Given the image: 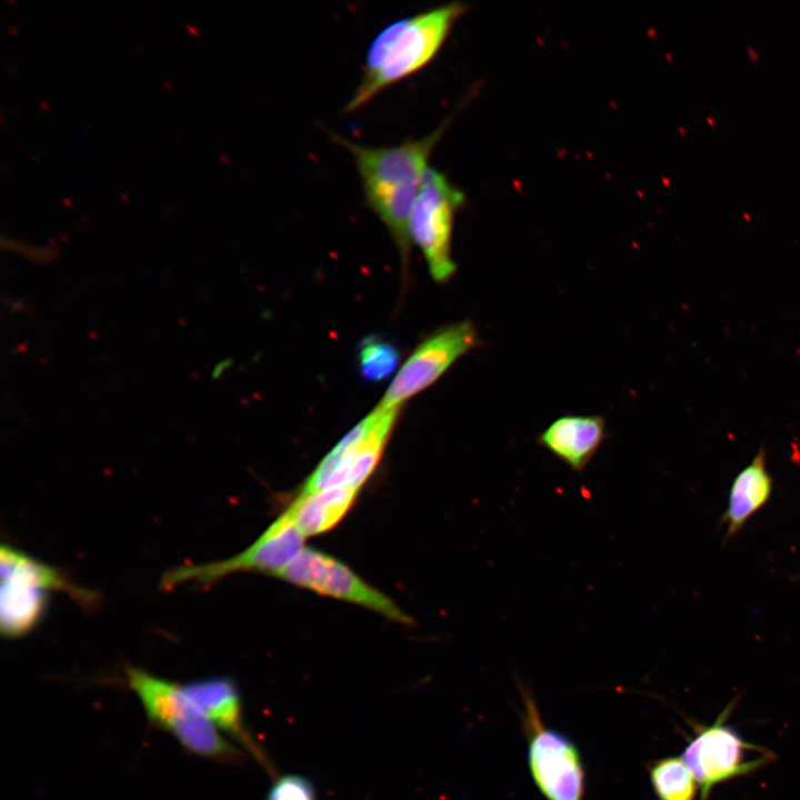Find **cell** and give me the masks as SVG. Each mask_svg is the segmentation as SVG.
Segmentation results:
<instances>
[{"label": "cell", "mask_w": 800, "mask_h": 800, "mask_svg": "<svg viewBox=\"0 0 800 800\" xmlns=\"http://www.w3.org/2000/svg\"><path fill=\"white\" fill-rule=\"evenodd\" d=\"M447 126L448 120L420 139L408 138L388 147L363 146L331 133L333 141L351 153L364 203L387 227L404 264L411 242L410 212L429 169V159Z\"/></svg>", "instance_id": "obj_1"}, {"label": "cell", "mask_w": 800, "mask_h": 800, "mask_svg": "<svg viewBox=\"0 0 800 800\" xmlns=\"http://www.w3.org/2000/svg\"><path fill=\"white\" fill-rule=\"evenodd\" d=\"M467 10L466 3L451 1L381 29L368 47L360 81L344 111H358L383 90L426 68Z\"/></svg>", "instance_id": "obj_2"}, {"label": "cell", "mask_w": 800, "mask_h": 800, "mask_svg": "<svg viewBox=\"0 0 800 800\" xmlns=\"http://www.w3.org/2000/svg\"><path fill=\"white\" fill-rule=\"evenodd\" d=\"M126 682L150 722L169 732L187 751L226 764L243 762L246 753L196 708L180 683L137 667L126 668Z\"/></svg>", "instance_id": "obj_3"}, {"label": "cell", "mask_w": 800, "mask_h": 800, "mask_svg": "<svg viewBox=\"0 0 800 800\" xmlns=\"http://www.w3.org/2000/svg\"><path fill=\"white\" fill-rule=\"evenodd\" d=\"M466 203L464 192L441 171L429 167L409 217V237L421 250L437 283L457 271L452 258L454 218Z\"/></svg>", "instance_id": "obj_4"}, {"label": "cell", "mask_w": 800, "mask_h": 800, "mask_svg": "<svg viewBox=\"0 0 800 800\" xmlns=\"http://www.w3.org/2000/svg\"><path fill=\"white\" fill-rule=\"evenodd\" d=\"M398 413L399 409L377 406L321 459L299 493H311L329 487H348L360 491L382 458Z\"/></svg>", "instance_id": "obj_5"}, {"label": "cell", "mask_w": 800, "mask_h": 800, "mask_svg": "<svg viewBox=\"0 0 800 800\" xmlns=\"http://www.w3.org/2000/svg\"><path fill=\"white\" fill-rule=\"evenodd\" d=\"M304 541L306 537L284 510L241 552L220 561L170 569L162 576L161 586L171 589L192 582L208 587L237 572H259L277 577L302 551Z\"/></svg>", "instance_id": "obj_6"}, {"label": "cell", "mask_w": 800, "mask_h": 800, "mask_svg": "<svg viewBox=\"0 0 800 800\" xmlns=\"http://www.w3.org/2000/svg\"><path fill=\"white\" fill-rule=\"evenodd\" d=\"M523 728L531 777L547 800H584L586 774L580 751L561 731L544 726L530 692L522 690Z\"/></svg>", "instance_id": "obj_7"}, {"label": "cell", "mask_w": 800, "mask_h": 800, "mask_svg": "<svg viewBox=\"0 0 800 800\" xmlns=\"http://www.w3.org/2000/svg\"><path fill=\"white\" fill-rule=\"evenodd\" d=\"M733 706L734 702L728 704L710 726L692 724L694 733L682 758L700 788V800H708L717 784L747 776L773 759L772 752L747 758L748 752L764 748L744 741L733 728L724 723Z\"/></svg>", "instance_id": "obj_8"}, {"label": "cell", "mask_w": 800, "mask_h": 800, "mask_svg": "<svg viewBox=\"0 0 800 800\" xmlns=\"http://www.w3.org/2000/svg\"><path fill=\"white\" fill-rule=\"evenodd\" d=\"M277 578L320 596L363 607L397 623L411 626L414 622L393 600L347 564L314 548L304 547Z\"/></svg>", "instance_id": "obj_9"}, {"label": "cell", "mask_w": 800, "mask_h": 800, "mask_svg": "<svg viewBox=\"0 0 800 800\" xmlns=\"http://www.w3.org/2000/svg\"><path fill=\"white\" fill-rule=\"evenodd\" d=\"M480 344L479 332L469 320L436 330L402 363L378 406L400 409L407 400L438 381L460 358Z\"/></svg>", "instance_id": "obj_10"}, {"label": "cell", "mask_w": 800, "mask_h": 800, "mask_svg": "<svg viewBox=\"0 0 800 800\" xmlns=\"http://www.w3.org/2000/svg\"><path fill=\"white\" fill-rule=\"evenodd\" d=\"M181 686L196 708L214 727L241 743L267 770L272 772L271 763L244 724L241 694L231 678L209 677Z\"/></svg>", "instance_id": "obj_11"}, {"label": "cell", "mask_w": 800, "mask_h": 800, "mask_svg": "<svg viewBox=\"0 0 800 800\" xmlns=\"http://www.w3.org/2000/svg\"><path fill=\"white\" fill-rule=\"evenodd\" d=\"M606 437V420L602 416L566 414L542 430L537 442L571 470L582 472Z\"/></svg>", "instance_id": "obj_12"}, {"label": "cell", "mask_w": 800, "mask_h": 800, "mask_svg": "<svg viewBox=\"0 0 800 800\" xmlns=\"http://www.w3.org/2000/svg\"><path fill=\"white\" fill-rule=\"evenodd\" d=\"M358 492L348 487H329L311 493H299L286 510L306 538L322 534L346 517Z\"/></svg>", "instance_id": "obj_13"}, {"label": "cell", "mask_w": 800, "mask_h": 800, "mask_svg": "<svg viewBox=\"0 0 800 800\" xmlns=\"http://www.w3.org/2000/svg\"><path fill=\"white\" fill-rule=\"evenodd\" d=\"M771 491L772 479L766 468V453L760 449L732 482L724 513L729 536L739 532L749 518L767 503Z\"/></svg>", "instance_id": "obj_14"}, {"label": "cell", "mask_w": 800, "mask_h": 800, "mask_svg": "<svg viewBox=\"0 0 800 800\" xmlns=\"http://www.w3.org/2000/svg\"><path fill=\"white\" fill-rule=\"evenodd\" d=\"M0 572L1 581L12 580L46 591H63L82 603H91L97 598L94 593L73 584L59 570L9 544H2L0 550Z\"/></svg>", "instance_id": "obj_15"}, {"label": "cell", "mask_w": 800, "mask_h": 800, "mask_svg": "<svg viewBox=\"0 0 800 800\" xmlns=\"http://www.w3.org/2000/svg\"><path fill=\"white\" fill-rule=\"evenodd\" d=\"M47 592L19 581H1L0 624L2 634L8 638H18L31 631L44 613Z\"/></svg>", "instance_id": "obj_16"}, {"label": "cell", "mask_w": 800, "mask_h": 800, "mask_svg": "<svg viewBox=\"0 0 800 800\" xmlns=\"http://www.w3.org/2000/svg\"><path fill=\"white\" fill-rule=\"evenodd\" d=\"M648 770L659 800H694L698 783L682 757L656 760Z\"/></svg>", "instance_id": "obj_17"}, {"label": "cell", "mask_w": 800, "mask_h": 800, "mask_svg": "<svg viewBox=\"0 0 800 800\" xmlns=\"http://www.w3.org/2000/svg\"><path fill=\"white\" fill-rule=\"evenodd\" d=\"M400 363V351L391 341L371 336L359 344L357 364L367 382H380L393 373Z\"/></svg>", "instance_id": "obj_18"}, {"label": "cell", "mask_w": 800, "mask_h": 800, "mask_svg": "<svg viewBox=\"0 0 800 800\" xmlns=\"http://www.w3.org/2000/svg\"><path fill=\"white\" fill-rule=\"evenodd\" d=\"M266 800H317L316 788L307 777L290 773L278 777L268 790Z\"/></svg>", "instance_id": "obj_19"}]
</instances>
